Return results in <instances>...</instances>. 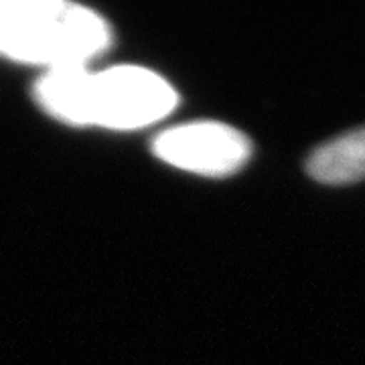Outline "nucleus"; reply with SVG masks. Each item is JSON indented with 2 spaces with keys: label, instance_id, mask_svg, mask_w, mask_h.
Returning a JSON list of instances; mask_svg holds the SVG:
<instances>
[{
  "label": "nucleus",
  "instance_id": "nucleus-2",
  "mask_svg": "<svg viewBox=\"0 0 365 365\" xmlns=\"http://www.w3.org/2000/svg\"><path fill=\"white\" fill-rule=\"evenodd\" d=\"M112 45L102 14L63 0H0V57L16 63L88 67Z\"/></svg>",
  "mask_w": 365,
  "mask_h": 365
},
{
  "label": "nucleus",
  "instance_id": "nucleus-1",
  "mask_svg": "<svg viewBox=\"0 0 365 365\" xmlns=\"http://www.w3.org/2000/svg\"><path fill=\"white\" fill-rule=\"evenodd\" d=\"M35 100L45 114L69 126L138 130L169 116L179 96L146 67H61L37 79Z\"/></svg>",
  "mask_w": 365,
  "mask_h": 365
},
{
  "label": "nucleus",
  "instance_id": "nucleus-4",
  "mask_svg": "<svg viewBox=\"0 0 365 365\" xmlns=\"http://www.w3.org/2000/svg\"><path fill=\"white\" fill-rule=\"evenodd\" d=\"M307 173L325 185H351L365 179V126L314 148L307 160Z\"/></svg>",
  "mask_w": 365,
  "mask_h": 365
},
{
  "label": "nucleus",
  "instance_id": "nucleus-3",
  "mask_svg": "<svg viewBox=\"0 0 365 365\" xmlns=\"http://www.w3.org/2000/svg\"><path fill=\"white\" fill-rule=\"evenodd\" d=\"M158 160L201 177H230L248 165L252 143L230 124L203 120L173 126L153 140Z\"/></svg>",
  "mask_w": 365,
  "mask_h": 365
}]
</instances>
